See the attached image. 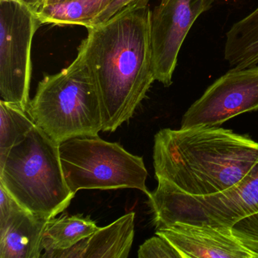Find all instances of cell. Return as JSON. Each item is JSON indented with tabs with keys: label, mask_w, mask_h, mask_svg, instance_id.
Masks as SVG:
<instances>
[{
	"label": "cell",
	"mask_w": 258,
	"mask_h": 258,
	"mask_svg": "<svg viewBox=\"0 0 258 258\" xmlns=\"http://www.w3.org/2000/svg\"><path fill=\"white\" fill-rule=\"evenodd\" d=\"M230 230L253 257L258 258V212L238 220L231 226Z\"/></svg>",
	"instance_id": "cell-17"
},
{
	"label": "cell",
	"mask_w": 258,
	"mask_h": 258,
	"mask_svg": "<svg viewBox=\"0 0 258 258\" xmlns=\"http://www.w3.org/2000/svg\"><path fill=\"white\" fill-rule=\"evenodd\" d=\"M27 112L58 144L99 136L102 131L100 97L81 52L67 68L39 83Z\"/></svg>",
	"instance_id": "cell-3"
},
{
	"label": "cell",
	"mask_w": 258,
	"mask_h": 258,
	"mask_svg": "<svg viewBox=\"0 0 258 258\" xmlns=\"http://www.w3.org/2000/svg\"><path fill=\"white\" fill-rule=\"evenodd\" d=\"M182 258H253L232 235L230 229L176 223L156 230Z\"/></svg>",
	"instance_id": "cell-10"
},
{
	"label": "cell",
	"mask_w": 258,
	"mask_h": 258,
	"mask_svg": "<svg viewBox=\"0 0 258 258\" xmlns=\"http://www.w3.org/2000/svg\"><path fill=\"white\" fill-rule=\"evenodd\" d=\"M66 182L72 192L81 189L137 188L149 195L143 158L120 145L97 137H76L59 145Z\"/></svg>",
	"instance_id": "cell-6"
},
{
	"label": "cell",
	"mask_w": 258,
	"mask_h": 258,
	"mask_svg": "<svg viewBox=\"0 0 258 258\" xmlns=\"http://www.w3.org/2000/svg\"><path fill=\"white\" fill-rule=\"evenodd\" d=\"M138 256L140 258H182L170 241L159 235L146 240L140 245Z\"/></svg>",
	"instance_id": "cell-18"
},
{
	"label": "cell",
	"mask_w": 258,
	"mask_h": 258,
	"mask_svg": "<svg viewBox=\"0 0 258 258\" xmlns=\"http://www.w3.org/2000/svg\"><path fill=\"white\" fill-rule=\"evenodd\" d=\"M149 6L87 28L78 48L97 86L102 131L134 116L155 79Z\"/></svg>",
	"instance_id": "cell-1"
},
{
	"label": "cell",
	"mask_w": 258,
	"mask_h": 258,
	"mask_svg": "<svg viewBox=\"0 0 258 258\" xmlns=\"http://www.w3.org/2000/svg\"><path fill=\"white\" fill-rule=\"evenodd\" d=\"M215 0H161L151 13L155 79L171 85L181 46L198 18Z\"/></svg>",
	"instance_id": "cell-9"
},
{
	"label": "cell",
	"mask_w": 258,
	"mask_h": 258,
	"mask_svg": "<svg viewBox=\"0 0 258 258\" xmlns=\"http://www.w3.org/2000/svg\"><path fill=\"white\" fill-rule=\"evenodd\" d=\"M67 1H69V0H45L43 6L47 5V4H58V3L67 2ZM43 6H42V7H43Z\"/></svg>",
	"instance_id": "cell-22"
},
{
	"label": "cell",
	"mask_w": 258,
	"mask_h": 258,
	"mask_svg": "<svg viewBox=\"0 0 258 258\" xmlns=\"http://www.w3.org/2000/svg\"><path fill=\"white\" fill-rule=\"evenodd\" d=\"M35 10L22 0H0V95L28 111L33 39L41 26Z\"/></svg>",
	"instance_id": "cell-7"
},
{
	"label": "cell",
	"mask_w": 258,
	"mask_h": 258,
	"mask_svg": "<svg viewBox=\"0 0 258 258\" xmlns=\"http://www.w3.org/2000/svg\"><path fill=\"white\" fill-rule=\"evenodd\" d=\"M157 179L190 196L225 191L239 182L258 161V143L230 130L162 129L155 136Z\"/></svg>",
	"instance_id": "cell-2"
},
{
	"label": "cell",
	"mask_w": 258,
	"mask_h": 258,
	"mask_svg": "<svg viewBox=\"0 0 258 258\" xmlns=\"http://www.w3.org/2000/svg\"><path fill=\"white\" fill-rule=\"evenodd\" d=\"M113 0H69L47 4L36 11L41 25H78L87 28Z\"/></svg>",
	"instance_id": "cell-14"
},
{
	"label": "cell",
	"mask_w": 258,
	"mask_h": 258,
	"mask_svg": "<svg viewBox=\"0 0 258 258\" xmlns=\"http://www.w3.org/2000/svg\"><path fill=\"white\" fill-rule=\"evenodd\" d=\"M157 179L158 187L148 195L156 229L176 223L230 229L258 212V161L236 185L210 196H190Z\"/></svg>",
	"instance_id": "cell-5"
},
{
	"label": "cell",
	"mask_w": 258,
	"mask_h": 258,
	"mask_svg": "<svg viewBox=\"0 0 258 258\" xmlns=\"http://www.w3.org/2000/svg\"><path fill=\"white\" fill-rule=\"evenodd\" d=\"M258 109V66L231 69L213 83L184 114L181 129L212 127Z\"/></svg>",
	"instance_id": "cell-8"
},
{
	"label": "cell",
	"mask_w": 258,
	"mask_h": 258,
	"mask_svg": "<svg viewBox=\"0 0 258 258\" xmlns=\"http://www.w3.org/2000/svg\"><path fill=\"white\" fill-rule=\"evenodd\" d=\"M224 58L235 69L258 64V7L226 33Z\"/></svg>",
	"instance_id": "cell-13"
},
{
	"label": "cell",
	"mask_w": 258,
	"mask_h": 258,
	"mask_svg": "<svg viewBox=\"0 0 258 258\" xmlns=\"http://www.w3.org/2000/svg\"><path fill=\"white\" fill-rule=\"evenodd\" d=\"M134 219L135 213L125 214L71 248L44 252L41 257L126 258L134 242Z\"/></svg>",
	"instance_id": "cell-11"
},
{
	"label": "cell",
	"mask_w": 258,
	"mask_h": 258,
	"mask_svg": "<svg viewBox=\"0 0 258 258\" xmlns=\"http://www.w3.org/2000/svg\"><path fill=\"white\" fill-rule=\"evenodd\" d=\"M0 152L22 143L36 126L27 111L14 104L0 101Z\"/></svg>",
	"instance_id": "cell-16"
},
{
	"label": "cell",
	"mask_w": 258,
	"mask_h": 258,
	"mask_svg": "<svg viewBox=\"0 0 258 258\" xmlns=\"http://www.w3.org/2000/svg\"><path fill=\"white\" fill-rule=\"evenodd\" d=\"M49 219L24 211L0 228V258H39Z\"/></svg>",
	"instance_id": "cell-12"
},
{
	"label": "cell",
	"mask_w": 258,
	"mask_h": 258,
	"mask_svg": "<svg viewBox=\"0 0 258 258\" xmlns=\"http://www.w3.org/2000/svg\"><path fill=\"white\" fill-rule=\"evenodd\" d=\"M149 0H113L87 27L96 26L128 12L147 7Z\"/></svg>",
	"instance_id": "cell-19"
},
{
	"label": "cell",
	"mask_w": 258,
	"mask_h": 258,
	"mask_svg": "<svg viewBox=\"0 0 258 258\" xmlns=\"http://www.w3.org/2000/svg\"><path fill=\"white\" fill-rule=\"evenodd\" d=\"M22 1L31 7L33 10L37 11L38 9H40L43 6L45 0H22Z\"/></svg>",
	"instance_id": "cell-21"
},
{
	"label": "cell",
	"mask_w": 258,
	"mask_h": 258,
	"mask_svg": "<svg viewBox=\"0 0 258 258\" xmlns=\"http://www.w3.org/2000/svg\"><path fill=\"white\" fill-rule=\"evenodd\" d=\"M27 211L2 185H0V228Z\"/></svg>",
	"instance_id": "cell-20"
},
{
	"label": "cell",
	"mask_w": 258,
	"mask_h": 258,
	"mask_svg": "<svg viewBox=\"0 0 258 258\" xmlns=\"http://www.w3.org/2000/svg\"><path fill=\"white\" fill-rule=\"evenodd\" d=\"M99 227L90 217L63 215L49 219L43 238L45 252L71 248L84 238L96 232Z\"/></svg>",
	"instance_id": "cell-15"
},
{
	"label": "cell",
	"mask_w": 258,
	"mask_h": 258,
	"mask_svg": "<svg viewBox=\"0 0 258 258\" xmlns=\"http://www.w3.org/2000/svg\"><path fill=\"white\" fill-rule=\"evenodd\" d=\"M59 145L36 125L22 143L0 152V185L24 208L48 219L75 196L64 178Z\"/></svg>",
	"instance_id": "cell-4"
}]
</instances>
